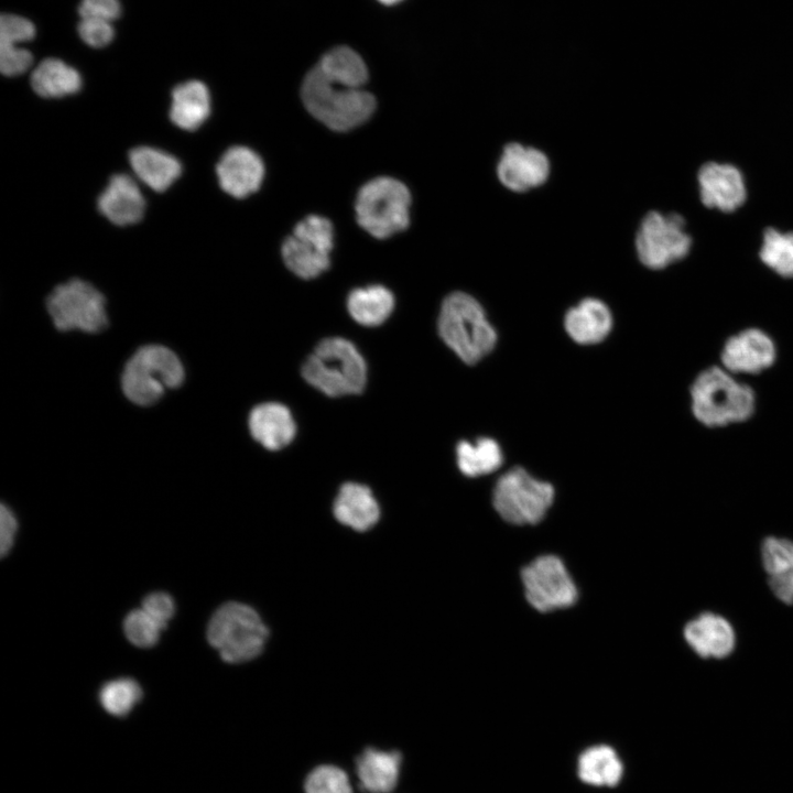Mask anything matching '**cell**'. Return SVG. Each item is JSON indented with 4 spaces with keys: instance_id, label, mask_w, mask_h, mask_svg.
Listing matches in <instances>:
<instances>
[{
    "instance_id": "cell-1",
    "label": "cell",
    "mask_w": 793,
    "mask_h": 793,
    "mask_svg": "<svg viewBox=\"0 0 793 793\" xmlns=\"http://www.w3.org/2000/svg\"><path fill=\"white\" fill-rule=\"evenodd\" d=\"M694 417L711 428L749 420L757 405L753 389L723 366L702 370L689 388Z\"/></svg>"
},
{
    "instance_id": "cell-2",
    "label": "cell",
    "mask_w": 793,
    "mask_h": 793,
    "mask_svg": "<svg viewBox=\"0 0 793 793\" xmlns=\"http://www.w3.org/2000/svg\"><path fill=\"white\" fill-rule=\"evenodd\" d=\"M301 96L307 111L335 131L360 126L376 109L373 95L330 79L317 66L305 76Z\"/></svg>"
},
{
    "instance_id": "cell-3",
    "label": "cell",
    "mask_w": 793,
    "mask_h": 793,
    "mask_svg": "<svg viewBox=\"0 0 793 793\" xmlns=\"http://www.w3.org/2000/svg\"><path fill=\"white\" fill-rule=\"evenodd\" d=\"M437 326L443 341L468 365L488 355L497 341L496 330L480 303L461 291L445 297Z\"/></svg>"
},
{
    "instance_id": "cell-4",
    "label": "cell",
    "mask_w": 793,
    "mask_h": 793,
    "mask_svg": "<svg viewBox=\"0 0 793 793\" xmlns=\"http://www.w3.org/2000/svg\"><path fill=\"white\" fill-rule=\"evenodd\" d=\"M304 379L328 397L360 393L367 381V366L355 345L341 337L317 344L302 367Z\"/></svg>"
},
{
    "instance_id": "cell-5",
    "label": "cell",
    "mask_w": 793,
    "mask_h": 793,
    "mask_svg": "<svg viewBox=\"0 0 793 793\" xmlns=\"http://www.w3.org/2000/svg\"><path fill=\"white\" fill-rule=\"evenodd\" d=\"M206 634L225 662L241 663L262 652L269 632L253 608L230 601L214 612Z\"/></svg>"
},
{
    "instance_id": "cell-6",
    "label": "cell",
    "mask_w": 793,
    "mask_h": 793,
    "mask_svg": "<svg viewBox=\"0 0 793 793\" xmlns=\"http://www.w3.org/2000/svg\"><path fill=\"white\" fill-rule=\"evenodd\" d=\"M411 194L400 181L380 176L358 192L355 210L361 228L378 239L403 231L410 224Z\"/></svg>"
},
{
    "instance_id": "cell-7",
    "label": "cell",
    "mask_w": 793,
    "mask_h": 793,
    "mask_svg": "<svg viewBox=\"0 0 793 793\" xmlns=\"http://www.w3.org/2000/svg\"><path fill=\"white\" fill-rule=\"evenodd\" d=\"M184 380V368L178 357L159 345L141 347L127 362L122 373V390L135 404L150 405L166 389L178 387Z\"/></svg>"
},
{
    "instance_id": "cell-8",
    "label": "cell",
    "mask_w": 793,
    "mask_h": 793,
    "mask_svg": "<svg viewBox=\"0 0 793 793\" xmlns=\"http://www.w3.org/2000/svg\"><path fill=\"white\" fill-rule=\"evenodd\" d=\"M634 245L638 259L644 267L662 270L685 259L693 239L681 214L651 210L638 227Z\"/></svg>"
},
{
    "instance_id": "cell-9",
    "label": "cell",
    "mask_w": 793,
    "mask_h": 793,
    "mask_svg": "<svg viewBox=\"0 0 793 793\" xmlns=\"http://www.w3.org/2000/svg\"><path fill=\"white\" fill-rule=\"evenodd\" d=\"M554 499L551 484L532 477L522 467L503 474L496 482L492 502L498 514L517 525L536 524Z\"/></svg>"
},
{
    "instance_id": "cell-10",
    "label": "cell",
    "mask_w": 793,
    "mask_h": 793,
    "mask_svg": "<svg viewBox=\"0 0 793 793\" xmlns=\"http://www.w3.org/2000/svg\"><path fill=\"white\" fill-rule=\"evenodd\" d=\"M106 300L90 283L72 279L47 296V311L59 330L96 333L107 326Z\"/></svg>"
},
{
    "instance_id": "cell-11",
    "label": "cell",
    "mask_w": 793,
    "mask_h": 793,
    "mask_svg": "<svg viewBox=\"0 0 793 793\" xmlns=\"http://www.w3.org/2000/svg\"><path fill=\"white\" fill-rule=\"evenodd\" d=\"M334 246L332 222L322 216L309 215L298 221L282 245L285 265L302 279H314L330 264Z\"/></svg>"
},
{
    "instance_id": "cell-12",
    "label": "cell",
    "mask_w": 793,
    "mask_h": 793,
    "mask_svg": "<svg viewBox=\"0 0 793 793\" xmlns=\"http://www.w3.org/2000/svg\"><path fill=\"white\" fill-rule=\"evenodd\" d=\"M521 578L526 600L540 612L571 607L577 599L575 583L555 555L535 558L523 568Z\"/></svg>"
},
{
    "instance_id": "cell-13",
    "label": "cell",
    "mask_w": 793,
    "mask_h": 793,
    "mask_svg": "<svg viewBox=\"0 0 793 793\" xmlns=\"http://www.w3.org/2000/svg\"><path fill=\"white\" fill-rule=\"evenodd\" d=\"M776 345L764 330L750 327L731 335L720 351L721 366L738 374H758L776 360Z\"/></svg>"
},
{
    "instance_id": "cell-14",
    "label": "cell",
    "mask_w": 793,
    "mask_h": 793,
    "mask_svg": "<svg viewBox=\"0 0 793 793\" xmlns=\"http://www.w3.org/2000/svg\"><path fill=\"white\" fill-rule=\"evenodd\" d=\"M496 173L509 191L523 193L543 185L551 173L547 155L537 148L510 142L504 145Z\"/></svg>"
},
{
    "instance_id": "cell-15",
    "label": "cell",
    "mask_w": 793,
    "mask_h": 793,
    "mask_svg": "<svg viewBox=\"0 0 793 793\" xmlns=\"http://www.w3.org/2000/svg\"><path fill=\"white\" fill-rule=\"evenodd\" d=\"M404 764L401 749L366 746L354 759L351 774L360 793H397Z\"/></svg>"
},
{
    "instance_id": "cell-16",
    "label": "cell",
    "mask_w": 793,
    "mask_h": 793,
    "mask_svg": "<svg viewBox=\"0 0 793 793\" xmlns=\"http://www.w3.org/2000/svg\"><path fill=\"white\" fill-rule=\"evenodd\" d=\"M697 184L700 202L708 208L732 213L747 200L745 176L731 163H704L697 171Z\"/></svg>"
},
{
    "instance_id": "cell-17",
    "label": "cell",
    "mask_w": 793,
    "mask_h": 793,
    "mask_svg": "<svg viewBox=\"0 0 793 793\" xmlns=\"http://www.w3.org/2000/svg\"><path fill=\"white\" fill-rule=\"evenodd\" d=\"M216 175L224 192L235 198H245L261 186L264 164L253 150L235 145L220 157Z\"/></svg>"
},
{
    "instance_id": "cell-18",
    "label": "cell",
    "mask_w": 793,
    "mask_h": 793,
    "mask_svg": "<svg viewBox=\"0 0 793 793\" xmlns=\"http://www.w3.org/2000/svg\"><path fill=\"white\" fill-rule=\"evenodd\" d=\"M98 210L116 226L139 222L145 211V199L138 183L127 174H115L97 199Z\"/></svg>"
},
{
    "instance_id": "cell-19",
    "label": "cell",
    "mask_w": 793,
    "mask_h": 793,
    "mask_svg": "<svg viewBox=\"0 0 793 793\" xmlns=\"http://www.w3.org/2000/svg\"><path fill=\"white\" fill-rule=\"evenodd\" d=\"M687 644L704 659H723L736 643L735 631L724 617L705 612L689 621L683 631Z\"/></svg>"
},
{
    "instance_id": "cell-20",
    "label": "cell",
    "mask_w": 793,
    "mask_h": 793,
    "mask_svg": "<svg viewBox=\"0 0 793 793\" xmlns=\"http://www.w3.org/2000/svg\"><path fill=\"white\" fill-rule=\"evenodd\" d=\"M249 428L253 438L270 450L285 447L296 433L290 410L275 402L257 405L249 415Z\"/></svg>"
},
{
    "instance_id": "cell-21",
    "label": "cell",
    "mask_w": 793,
    "mask_h": 793,
    "mask_svg": "<svg viewBox=\"0 0 793 793\" xmlns=\"http://www.w3.org/2000/svg\"><path fill=\"white\" fill-rule=\"evenodd\" d=\"M564 325L569 337L576 343L597 344L610 333L612 315L606 303L588 297L567 311Z\"/></svg>"
},
{
    "instance_id": "cell-22",
    "label": "cell",
    "mask_w": 793,
    "mask_h": 793,
    "mask_svg": "<svg viewBox=\"0 0 793 793\" xmlns=\"http://www.w3.org/2000/svg\"><path fill=\"white\" fill-rule=\"evenodd\" d=\"M128 160L137 177L157 193L166 191L182 174L175 156L152 146L133 148Z\"/></svg>"
},
{
    "instance_id": "cell-23",
    "label": "cell",
    "mask_w": 793,
    "mask_h": 793,
    "mask_svg": "<svg viewBox=\"0 0 793 793\" xmlns=\"http://www.w3.org/2000/svg\"><path fill=\"white\" fill-rule=\"evenodd\" d=\"M210 107L207 86L200 80L192 79L173 88L169 115L180 129L194 131L209 117Z\"/></svg>"
},
{
    "instance_id": "cell-24",
    "label": "cell",
    "mask_w": 793,
    "mask_h": 793,
    "mask_svg": "<svg viewBox=\"0 0 793 793\" xmlns=\"http://www.w3.org/2000/svg\"><path fill=\"white\" fill-rule=\"evenodd\" d=\"M336 519L357 531L372 528L380 517V509L371 490L363 485L344 484L334 502Z\"/></svg>"
},
{
    "instance_id": "cell-25",
    "label": "cell",
    "mask_w": 793,
    "mask_h": 793,
    "mask_svg": "<svg viewBox=\"0 0 793 793\" xmlns=\"http://www.w3.org/2000/svg\"><path fill=\"white\" fill-rule=\"evenodd\" d=\"M761 560L768 583L778 599L793 604V542L767 537L761 545Z\"/></svg>"
},
{
    "instance_id": "cell-26",
    "label": "cell",
    "mask_w": 793,
    "mask_h": 793,
    "mask_svg": "<svg viewBox=\"0 0 793 793\" xmlns=\"http://www.w3.org/2000/svg\"><path fill=\"white\" fill-rule=\"evenodd\" d=\"M30 84L34 93L43 98H62L80 89L82 77L65 62L50 57L33 69Z\"/></svg>"
},
{
    "instance_id": "cell-27",
    "label": "cell",
    "mask_w": 793,
    "mask_h": 793,
    "mask_svg": "<svg viewBox=\"0 0 793 793\" xmlns=\"http://www.w3.org/2000/svg\"><path fill=\"white\" fill-rule=\"evenodd\" d=\"M394 297L382 285H371L352 290L347 298L350 316L363 326H378L391 314Z\"/></svg>"
},
{
    "instance_id": "cell-28",
    "label": "cell",
    "mask_w": 793,
    "mask_h": 793,
    "mask_svg": "<svg viewBox=\"0 0 793 793\" xmlns=\"http://www.w3.org/2000/svg\"><path fill=\"white\" fill-rule=\"evenodd\" d=\"M579 778L593 785H616L622 776V763L616 751L605 745L586 749L578 759Z\"/></svg>"
},
{
    "instance_id": "cell-29",
    "label": "cell",
    "mask_w": 793,
    "mask_h": 793,
    "mask_svg": "<svg viewBox=\"0 0 793 793\" xmlns=\"http://www.w3.org/2000/svg\"><path fill=\"white\" fill-rule=\"evenodd\" d=\"M316 66L330 79L348 87L361 88L368 80V68L363 59L347 46L328 51Z\"/></svg>"
},
{
    "instance_id": "cell-30",
    "label": "cell",
    "mask_w": 793,
    "mask_h": 793,
    "mask_svg": "<svg viewBox=\"0 0 793 793\" xmlns=\"http://www.w3.org/2000/svg\"><path fill=\"white\" fill-rule=\"evenodd\" d=\"M456 453L459 470L469 477L491 474L503 463L499 444L488 437L478 438L475 444L463 441Z\"/></svg>"
},
{
    "instance_id": "cell-31",
    "label": "cell",
    "mask_w": 793,
    "mask_h": 793,
    "mask_svg": "<svg viewBox=\"0 0 793 793\" xmlns=\"http://www.w3.org/2000/svg\"><path fill=\"white\" fill-rule=\"evenodd\" d=\"M759 259L778 275L793 279V231L764 229Z\"/></svg>"
},
{
    "instance_id": "cell-32",
    "label": "cell",
    "mask_w": 793,
    "mask_h": 793,
    "mask_svg": "<svg viewBox=\"0 0 793 793\" xmlns=\"http://www.w3.org/2000/svg\"><path fill=\"white\" fill-rule=\"evenodd\" d=\"M143 692L133 678H117L104 684L98 693L101 707L109 715L124 717L142 699Z\"/></svg>"
},
{
    "instance_id": "cell-33",
    "label": "cell",
    "mask_w": 793,
    "mask_h": 793,
    "mask_svg": "<svg viewBox=\"0 0 793 793\" xmlns=\"http://www.w3.org/2000/svg\"><path fill=\"white\" fill-rule=\"evenodd\" d=\"M304 793H355L352 778L335 763H319L303 780Z\"/></svg>"
},
{
    "instance_id": "cell-34",
    "label": "cell",
    "mask_w": 793,
    "mask_h": 793,
    "mask_svg": "<svg viewBox=\"0 0 793 793\" xmlns=\"http://www.w3.org/2000/svg\"><path fill=\"white\" fill-rule=\"evenodd\" d=\"M163 628L146 611L134 609L123 621V631L128 640L139 648H151L160 639Z\"/></svg>"
},
{
    "instance_id": "cell-35",
    "label": "cell",
    "mask_w": 793,
    "mask_h": 793,
    "mask_svg": "<svg viewBox=\"0 0 793 793\" xmlns=\"http://www.w3.org/2000/svg\"><path fill=\"white\" fill-rule=\"evenodd\" d=\"M35 36L34 24L15 14H2L0 18V44H18Z\"/></svg>"
},
{
    "instance_id": "cell-36",
    "label": "cell",
    "mask_w": 793,
    "mask_h": 793,
    "mask_svg": "<svg viewBox=\"0 0 793 793\" xmlns=\"http://www.w3.org/2000/svg\"><path fill=\"white\" fill-rule=\"evenodd\" d=\"M33 63L30 51L17 44H0V70L4 76L13 77L25 73Z\"/></svg>"
},
{
    "instance_id": "cell-37",
    "label": "cell",
    "mask_w": 793,
    "mask_h": 793,
    "mask_svg": "<svg viewBox=\"0 0 793 793\" xmlns=\"http://www.w3.org/2000/svg\"><path fill=\"white\" fill-rule=\"evenodd\" d=\"M78 33L82 40L93 47L106 46L115 35L111 22L98 19H82Z\"/></svg>"
},
{
    "instance_id": "cell-38",
    "label": "cell",
    "mask_w": 793,
    "mask_h": 793,
    "mask_svg": "<svg viewBox=\"0 0 793 793\" xmlns=\"http://www.w3.org/2000/svg\"><path fill=\"white\" fill-rule=\"evenodd\" d=\"M142 609L146 611L159 624L165 629L169 620L175 613L173 598L163 591L149 594L142 602Z\"/></svg>"
},
{
    "instance_id": "cell-39",
    "label": "cell",
    "mask_w": 793,
    "mask_h": 793,
    "mask_svg": "<svg viewBox=\"0 0 793 793\" xmlns=\"http://www.w3.org/2000/svg\"><path fill=\"white\" fill-rule=\"evenodd\" d=\"M118 0H82L78 12L82 19H98L111 22L120 15Z\"/></svg>"
},
{
    "instance_id": "cell-40",
    "label": "cell",
    "mask_w": 793,
    "mask_h": 793,
    "mask_svg": "<svg viewBox=\"0 0 793 793\" xmlns=\"http://www.w3.org/2000/svg\"><path fill=\"white\" fill-rule=\"evenodd\" d=\"M18 523L12 511L1 504L0 508V552L4 556L13 545Z\"/></svg>"
},
{
    "instance_id": "cell-41",
    "label": "cell",
    "mask_w": 793,
    "mask_h": 793,
    "mask_svg": "<svg viewBox=\"0 0 793 793\" xmlns=\"http://www.w3.org/2000/svg\"><path fill=\"white\" fill-rule=\"evenodd\" d=\"M378 1L381 2V3H383V4H385V6H392V4H395V3H398V2H400V1H402V0H378Z\"/></svg>"
}]
</instances>
